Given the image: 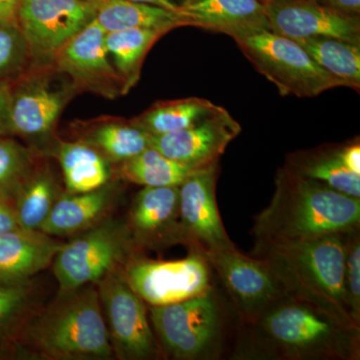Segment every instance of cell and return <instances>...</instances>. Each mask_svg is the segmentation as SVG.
<instances>
[{
	"label": "cell",
	"instance_id": "obj_1",
	"mask_svg": "<svg viewBox=\"0 0 360 360\" xmlns=\"http://www.w3.org/2000/svg\"><path fill=\"white\" fill-rule=\"evenodd\" d=\"M274 182L271 201L255 219L257 241L292 243L359 229L360 198L284 167Z\"/></svg>",
	"mask_w": 360,
	"mask_h": 360
},
{
	"label": "cell",
	"instance_id": "obj_2",
	"mask_svg": "<svg viewBox=\"0 0 360 360\" xmlns=\"http://www.w3.org/2000/svg\"><path fill=\"white\" fill-rule=\"evenodd\" d=\"M347 233L292 243L257 241L252 257L269 264L288 297L360 329L350 316L343 283Z\"/></svg>",
	"mask_w": 360,
	"mask_h": 360
},
{
	"label": "cell",
	"instance_id": "obj_3",
	"mask_svg": "<svg viewBox=\"0 0 360 360\" xmlns=\"http://www.w3.org/2000/svg\"><path fill=\"white\" fill-rule=\"evenodd\" d=\"M252 356L359 359L360 329L347 328L311 305L288 297L255 323Z\"/></svg>",
	"mask_w": 360,
	"mask_h": 360
},
{
	"label": "cell",
	"instance_id": "obj_4",
	"mask_svg": "<svg viewBox=\"0 0 360 360\" xmlns=\"http://www.w3.org/2000/svg\"><path fill=\"white\" fill-rule=\"evenodd\" d=\"M25 340L51 359H108L115 356L94 284L59 292L25 328Z\"/></svg>",
	"mask_w": 360,
	"mask_h": 360
},
{
	"label": "cell",
	"instance_id": "obj_5",
	"mask_svg": "<svg viewBox=\"0 0 360 360\" xmlns=\"http://www.w3.org/2000/svg\"><path fill=\"white\" fill-rule=\"evenodd\" d=\"M231 37L281 96L314 97L345 86L341 80L317 65L295 40L267 28L234 33Z\"/></svg>",
	"mask_w": 360,
	"mask_h": 360
},
{
	"label": "cell",
	"instance_id": "obj_6",
	"mask_svg": "<svg viewBox=\"0 0 360 360\" xmlns=\"http://www.w3.org/2000/svg\"><path fill=\"white\" fill-rule=\"evenodd\" d=\"M136 245L129 224L103 219L61 246L53 259L59 292L96 284L124 267Z\"/></svg>",
	"mask_w": 360,
	"mask_h": 360
},
{
	"label": "cell",
	"instance_id": "obj_7",
	"mask_svg": "<svg viewBox=\"0 0 360 360\" xmlns=\"http://www.w3.org/2000/svg\"><path fill=\"white\" fill-rule=\"evenodd\" d=\"M149 319L172 359H212L219 347L224 319L213 288L184 302L150 307Z\"/></svg>",
	"mask_w": 360,
	"mask_h": 360
},
{
	"label": "cell",
	"instance_id": "obj_8",
	"mask_svg": "<svg viewBox=\"0 0 360 360\" xmlns=\"http://www.w3.org/2000/svg\"><path fill=\"white\" fill-rule=\"evenodd\" d=\"M172 262L134 257L122 269L129 288L150 307L184 302L212 290V267L198 250Z\"/></svg>",
	"mask_w": 360,
	"mask_h": 360
},
{
	"label": "cell",
	"instance_id": "obj_9",
	"mask_svg": "<svg viewBox=\"0 0 360 360\" xmlns=\"http://www.w3.org/2000/svg\"><path fill=\"white\" fill-rule=\"evenodd\" d=\"M113 352L120 359H158L160 349L149 324L146 302L129 288L122 269L96 283Z\"/></svg>",
	"mask_w": 360,
	"mask_h": 360
},
{
	"label": "cell",
	"instance_id": "obj_10",
	"mask_svg": "<svg viewBox=\"0 0 360 360\" xmlns=\"http://www.w3.org/2000/svg\"><path fill=\"white\" fill-rule=\"evenodd\" d=\"M96 4L86 0H21L18 26L30 58L54 61L56 54L96 16Z\"/></svg>",
	"mask_w": 360,
	"mask_h": 360
},
{
	"label": "cell",
	"instance_id": "obj_11",
	"mask_svg": "<svg viewBox=\"0 0 360 360\" xmlns=\"http://www.w3.org/2000/svg\"><path fill=\"white\" fill-rule=\"evenodd\" d=\"M205 257L248 326L288 298L269 264L260 258L243 255L236 248L213 251Z\"/></svg>",
	"mask_w": 360,
	"mask_h": 360
},
{
	"label": "cell",
	"instance_id": "obj_12",
	"mask_svg": "<svg viewBox=\"0 0 360 360\" xmlns=\"http://www.w3.org/2000/svg\"><path fill=\"white\" fill-rule=\"evenodd\" d=\"M219 162L200 168L179 186V214L189 250L203 255L236 248L222 224L217 202Z\"/></svg>",
	"mask_w": 360,
	"mask_h": 360
},
{
	"label": "cell",
	"instance_id": "obj_13",
	"mask_svg": "<svg viewBox=\"0 0 360 360\" xmlns=\"http://www.w3.org/2000/svg\"><path fill=\"white\" fill-rule=\"evenodd\" d=\"M269 30L293 40L333 37L360 44L359 16L329 6L321 0H270L265 2Z\"/></svg>",
	"mask_w": 360,
	"mask_h": 360
},
{
	"label": "cell",
	"instance_id": "obj_14",
	"mask_svg": "<svg viewBox=\"0 0 360 360\" xmlns=\"http://www.w3.org/2000/svg\"><path fill=\"white\" fill-rule=\"evenodd\" d=\"M105 34L94 18L58 51L54 63L72 79L77 89L115 98L117 94H124V82L108 58Z\"/></svg>",
	"mask_w": 360,
	"mask_h": 360
},
{
	"label": "cell",
	"instance_id": "obj_15",
	"mask_svg": "<svg viewBox=\"0 0 360 360\" xmlns=\"http://www.w3.org/2000/svg\"><path fill=\"white\" fill-rule=\"evenodd\" d=\"M241 132L229 111L219 110L188 129L172 134L149 135V148L169 160L203 168L219 162L225 149Z\"/></svg>",
	"mask_w": 360,
	"mask_h": 360
},
{
	"label": "cell",
	"instance_id": "obj_16",
	"mask_svg": "<svg viewBox=\"0 0 360 360\" xmlns=\"http://www.w3.org/2000/svg\"><path fill=\"white\" fill-rule=\"evenodd\" d=\"M127 224L137 246L187 245L180 224L179 186H144L132 201Z\"/></svg>",
	"mask_w": 360,
	"mask_h": 360
},
{
	"label": "cell",
	"instance_id": "obj_17",
	"mask_svg": "<svg viewBox=\"0 0 360 360\" xmlns=\"http://www.w3.org/2000/svg\"><path fill=\"white\" fill-rule=\"evenodd\" d=\"M177 15L184 26L231 35L248 30H269L264 4L260 0H184Z\"/></svg>",
	"mask_w": 360,
	"mask_h": 360
},
{
	"label": "cell",
	"instance_id": "obj_18",
	"mask_svg": "<svg viewBox=\"0 0 360 360\" xmlns=\"http://www.w3.org/2000/svg\"><path fill=\"white\" fill-rule=\"evenodd\" d=\"M63 245L39 231L18 229L0 234V285L30 283L53 262Z\"/></svg>",
	"mask_w": 360,
	"mask_h": 360
},
{
	"label": "cell",
	"instance_id": "obj_19",
	"mask_svg": "<svg viewBox=\"0 0 360 360\" xmlns=\"http://www.w3.org/2000/svg\"><path fill=\"white\" fill-rule=\"evenodd\" d=\"M65 90L56 89L41 78H27L13 87L11 134L37 136L51 131L65 108Z\"/></svg>",
	"mask_w": 360,
	"mask_h": 360
},
{
	"label": "cell",
	"instance_id": "obj_20",
	"mask_svg": "<svg viewBox=\"0 0 360 360\" xmlns=\"http://www.w3.org/2000/svg\"><path fill=\"white\" fill-rule=\"evenodd\" d=\"M115 189L106 184L89 193L60 194L39 231L49 236H70L86 231L105 217Z\"/></svg>",
	"mask_w": 360,
	"mask_h": 360
},
{
	"label": "cell",
	"instance_id": "obj_21",
	"mask_svg": "<svg viewBox=\"0 0 360 360\" xmlns=\"http://www.w3.org/2000/svg\"><path fill=\"white\" fill-rule=\"evenodd\" d=\"M284 167L352 198H360V175L352 174L343 165L340 146H326L291 153L286 158Z\"/></svg>",
	"mask_w": 360,
	"mask_h": 360
},
{
	"label": "cell",
	"instance_id": "obj_22",
	"mask_svg": "<svg viewBox=\"0 0 360 360\" xmlns=\"http://www.w3.org/2000/svg\"><path fill=\"white\" fill-rule=\"evenodd\" d=\"M56 156L63 169L68 193H89L110 181V161L84 142L60 141Z\"/></svg>",
	"mask_w": 360,
	"mask_h": 360
},
{
	"label": "cell",
	"instance_id": "obj_23",
	"mask_svg": "<svg viewBox=\"0 0 360 360\" xmlns=\"http://www.w3.org/2000/svg\"><path fill=\"white\" fill-rule=\"evenodd\" d=\"M96 20L105 32L130 28H156L169 32L184 26L174 11L130 0H103L97 4Z\"/></svg>",
	"mask_w": 360,
	"mask_h": 360
},
{
	"label": "cell",
	"instance_id": "obj_24",
	"mask_svg": "<svg viewBox=\"0 0 360 360\" xmlns=\"http://www.w3.org/2000/svg\"><path fill=\"white\" fill-rule=\"evenodd\" d=\"M167 32L156 28H130L106 32L104 44L116 71L124 82V94L139 82L142 63L149 49Z\"/></svg>",
	"mask_w": 360,
	"mask_h": 360
},
{
	"label": "cell",
	"instance_id": "obj_25",
	"mask_svg": "<svg viewBox=\"0 0 360 360\" xmlns=\"http://www.w3.org/2000/svg\"><path fill=\"white\" fill-rule=\"evenodd\" d=\"M219 108L198 97L160 101L130 122L148 135L172 134L193 127Z\"/></svg>",
	"mask_w": 360,
	"mask_h": 360
},
{
	"label": "cell",
	"instance_id": "obj_26",
	"mask_svg": "<svg viewBox=\"0 0 360 360\" xmlns=\"http://www.w3.org/2000/svg\"><path fill=\"white\" fill-rule=\"evenodd\" d=\"M80 141L98 151L110 162L122 163L149 148V135L123 120H105L86 130Z\"/></svg>",
	"mask_w": 360,
	"mask_h": 360
},
{
	"label": "cell",
	"instance_id": "obj_27",
	"mask_svg": "<svg viewBox=\"0 0 360 360\" xmlns=\"http://www.w3.org/2000/svg\"><path fill=\"white\" fill-rule=\"evenodd\" d=\"M315 63L345 86L360 89V44L333 37H316L295 40Z\"/></svg>",
	"mask_w": 360,
	"mask_h": 360
},
{
	"label": "cell",
	"instance_id": "obj_28",
	"mask_svg": "<svg viewBox=\"0 0 360 360\" xmlns=\"http://www.w3.org/2000/svg\"><path fill=\"white\" fill-rule=\"evenodd\" d=\"M200 168L169 160L148 148L134 158L120 163L122 179L142 186H179L187 176Z\"/></svg>",
	"mask_w": 360,
	"mask_h": 360
},
{
	"label": "cell",
	"instance_id": "obj_29",
	"mask_svg": "<svg viewBox=\"0 0 360 360\" xmlns=\"http://www.w3.org/2000/svg\"><path fill=\"white\" fill-rule=\"evenodd\" d=\"M58 198V186L49 172L28 175L13 200L20 229L39 231Z\"/></svg>",
	"mask_w": 360,
	"mask_h": 360
},
{
	"label": "cell",
	"instance_id": "obj_30",
	"mask_svg": "<svg viewBox=\"0 0 360 360\" xmlns=\"http://www.w3.org/2000/svg\"><path fill=\"white\" fill-rule=\"evenodd\" d=\"M32 302L30 283L0 285V356L18 345Z\"/></svg>",
	"mask_w": 360,
	"mask_h": 360
},
{
	"label": "cell",
	"instance_id": "obj_31",
	"mask_svg": "<svg viewBox=\"0 0 360 360\" xmlns=\"http://www.w3.org/2000/svg\"><path fill=\"white\" fill-rule=\"evenodd\" d=\"M32 158L18 142L0 135V191L13 200L14 194L30 174Z\"/></svg>",
	"mask_w": 360,
	"mask_h": 360
},
{
	"label": "cell",
	"instance_id": "obj_32",
	"mask_svg": "<svg viewBox=\"0 0 360 360\" xmlns=\"http://www.w3.org/2000/svg\"><path fill=\"white\" fill-rule=\"evenodd\" d=\"M30 58L20 26L0 23V84L11 82L25 70Z\"/></svg>",
	"mask_w": 360,
	"mask_h": 360
},
{
	"label": "cell",
	"instance_id": "obj_33",
	"mask_svg": "<svg viewBox=\"0 0 360 360\" xmlns=\"http://www.w3.org/2000/svg\"><path fill=\"white\" fill-rule=\"evenodd\" d=\"M345 255L343 283L350 316L360 328V236L359 229L347 232L345 238Z\"/></svg>",
	"mask_w": 360,
	"mask_h": 360
},
{
	"label": "cell",
	"instance_id": "obj_34",
	"mask_svg": "<svg viewBox=\"0 0 360 360\" xmlns=\"http://www.w3.org/2000/svg\"><path fill=\"white\" fill-rule=\"evenodd\" d=\"M20 229L14 210L13 201L0 191V234Z\"/></svg>",
	"mask_w": 360,
	"mask_h": 360
},
{
	"label": "cell",
	"instance_id": "obj_35",
	"mask_svg": "<svg viewBox=\"0 0 360 360\" xmlns=\"http://www.w3.org/2000/svg\"><path fill=\"white\" fill-rule=\"evenodd\" d=\"M13 85L11 82L0 84V135L11 134V104Z\"/></svg>",
	"mask_w": 360,
	"mask_h": 360
},
{
	"label": "cell",
	"instance_id": "obj_36",
	"mask_svg": "<svg viewBox=\"0 0 360 360\" xmlns=\"http://www.w3.org/2000/svg\"><path fill=\"white\" fill-rule=\"evenodd\" d=\"M340 155L343 165L352 174L360 175V144L359 141L350 142L340 146Z\"/></svg>",
	"mask_w": 360,
	"mask_h": 360
},
{
	"label": "cell",
	"instance_id": "obj_37",
	"mask_svg": "<svg viewBox=\"0 0 360 360\" xmlns=\"http://www.w3.org/2000/svg\"><path fill=\"white\" fill-rule=\"evenodd\" d=\"M21 0H0V23L18 25Z\"/></svg>",
	"mask_w": 360,
	"mask_h": 360
},
{
	"label": "cell",
	"instance_id": "obj_38",
	"mask_svg": "<svg viewBox=\"0 0 360 360\" xmlns=\"http://www.w3.org/2000/svg\"><path fill=\"white\" fill-rule=\"evenodd\" d=\"M323 2L342 13L359 15L360 0H323Z\"/></svg>",
	"mask_w": 360,
	"mask_h": 360
},
{
	"label": "cell",
	"instance_id": "obj_39",
	"mask_svg": "<svg viewBox=\"0 0 360 360\" xmlns=\"http://www.w3.org/2000/svg\"><path fill=\"white\" fill-rule=\"evenodd\" d=\"M130 1L139 2V4H150L162 7V8L168 9V11H176L177 4L172 2V0H130Z\"/></svg>",
	"mask_w": 360,
	"mask_h": 360
},
{
	"label": "cell",
	"instance_id": "obj_40",
	"mask_svg": "<svg viewBox=\"0 0 360 360\" xmlns=\"http://www.w3.org/2000/svg\"><path fill=\"white\" fill-rule=\"evenodd\" d=\"M86 1H89V2H92V4H101V2H103V0H86Z\"/></svg>",
	"mask_w": 360,
	"mask_h": 360
},
{
	"label": "cell",
	"instance_id": "obj_41",
	"mask_svg": "<svg viewBox=\"0 0 360 360\" xmlns=\"http://www.w3.org/2000/svg\"><path fill=\"white\" fill-rule=\"evenodd\" d=\"M260 1L262 2V4H265V2L270 1V0H260ZM321 1H323V0H321Z\"/></svg>",
	"mask_w": 360,
	"mask_h": 360
}]
</instances>
